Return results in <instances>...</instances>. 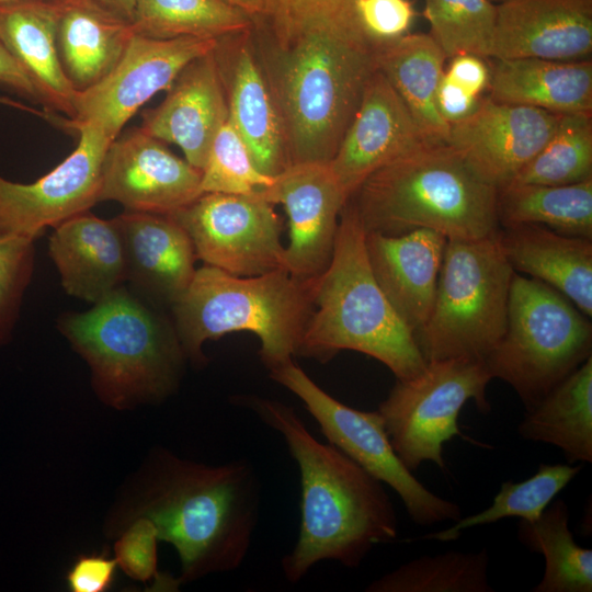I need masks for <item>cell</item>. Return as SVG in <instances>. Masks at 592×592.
Returning a JSON list of instances; mask_svg holds the SVG:
<instances>
[{"mask_svg": "<svg viewBox=\"0 0 592 592\" xmlns=\"http://www.w3.org/2000/svg\"><path fill=\"white\" fill-rule=\"evenodd\" d=\"M232 402L277 431L299 468V535L282 559L288 582H298L322 560L355 568L375 545L396 539L397 514L380 480L334 445L316 440L292 407L254 395Z\"/></svg>", "mask_w": 592, "mask_h": 592, "instance_id": "6da1fadb", "label": "cell"}, {"mask_svg": "<svg viewBox=\"0 0 592 592\" xmlns=\"http://www.w3.org/2000/svg\"><path fill=\"white\" fill-rule=\"evenodd\" d=\"M260 502L261 485L247 459L207 465L160 449L146 468L138 500L122 524L135 516L152 521L159 540L178 553L181 584L241 566Z\"/></svg>", "mask_w": 592, "mask_h": 592, "instance_id": "7a4b0ae2", "label": "cell"}, {"mask_svg": "<svg viewBox=\"0 0 592 592\" xmlns=\"http://www.w3.org/2000/svg\"><path fill=\"white\" fill-rule=\"evenodd\" d=\"M254 52L289 166L329 163L377 69L376 45L363 34L318 27L282 44L262 33Z\"/></svg>", "mask_w": 592, "mask_h": 592, "instance_id": "3957f363", "label": "cell"}, {"mask_svg": "<svg viewBox=\"0 0 592 592\" xmlns=\"http://www.w3.org/2000/svg\"><path fill=\"white\" fill-rule=\"evenodd\" d=\"M367 232L430 229L447 240L496 235L498 189L446 143H429L372 173L348 200Z\"/></svg>", "mask_w": 592, "mask_h": 592, "instance_id": "277c9868", "label": "cell"}, {"mask_svg": "<svg viewBox=\"0 0 592 592\" xmlns=\"http://www.w3.org/2000/svg\"><path fill=\"white\" fill-rule=\"evenodd\" d=\"M339 218L330 262L315 280L314 309L297 355L327 362L352 350L378 360L397 379L414 377L426 362L375 280L366 230L350 201Z\"/></svg>", "mask_w": 592, "mask_h": 592, "instance_id": "5b68a950", "label": "cell"}, {"mask_svg": "<svg viewBox=\"0 0 592 592\" xmlns=\"http://www.w3.org/2000/svg\"><path fill=\"white\" fill-rule=\"evenodd\" d=\"M57 328L115 409L162 401L180 385L187 358L172 319L124 285L86 311L61 314Z\"/></svg>", "mask_w": 592, "mask_h": 592, "instance_id": "8992f818", "label": "cell"}, {"mask_svg": "<svg viewBox=\"0 0 592 592\" xmlns=\"http://www.w3.org/2000/svg\"><path fill=\"white\" fill-rule=\"evenodd\" d=\"M315 278L298 280L285 270L237 276L203 265L171 307L186 358L206 362L203 344L238 331L254 333L270 369L297 355L314 309Z\"/></svg>", "mask_w": 592, "mask_h": 592, "instance_id": "52a82bcc", "label": "cell"}, {"mask_svg": "<svg viewBox=\"0 0 592 592\" xmlns=\"http://www.w3.org/2000/svg\"><path fill=\"white\" fill-rule=\"evenodd\" d=\"M513 274L498 232L447 240L432 310L414 335L425 362H485L505 330Z\"/></svg>", "mask_w": 592, "mask_h": 592, "instance_id": "ba28073f", "label": "cell"}, {"mask_svg": "<svg viewBox=\"0 0 592 592\" xmlns=\"http://www.w3.org/2000/svg\"><path fill=\"white\" fill-rule=\"evenodd\" d=\"M592 356V325L549 285L514 272L505 330L485 360L526 410Z\"/></svg>", "mask_w": 592, "mask_h": 592, "instance_id": "9c48e42d", "label": "cell"}, {"mask_svg": "<svg viewBox=\"0 0 592 592\" xmlns=\"http://www.w3.org/2000/svg\"><path fill=\"white\" fill-rule=\"evenodd\" d=\"M491 376L483 361L426 362L414 377L397 379L378 412L391 446L409 469L431 460L445 467L443 444L460 435L458 414L473 399L481 413L490 411L486 388Z\"/></svg>", "mask_w": 592, "mask_h": 592, "instance_id": "30bf717a", "label": "cell"}, {"mask_svg": "<svg viewBox=\"0 0 592 592\" xmlns=\"http://www.w3.org/2000/svg\"><path fill=\"white\" fill-rule=\"evenodd\" d=\"M270 377L304 402L330 444L398 493L414 523L432 525L460 519L456 503L430 491L402 464L378 411L356 410L334 399L293 358L270 368Z\"/></svg>", "mask_w": 592, "mask_h": 592, "instance_id": "8fae6325", "label": "cell"}, {"mask_svg": "<svg viewBox=\"0 0 592 592\" xmlns=\"http://www.w3.org/2000/svg\"><path fill=\"white\" fill-rule=\"evenodd\" d=\"M171 216L206 265L237 276L285 270L282 220L260 193H203Z\"/></svg>", "mask_w": 592, "mask_h": 592, "instance_id": "7c38bea8", "label": "cell"}, {"mask_svg": "<svg viewBox=\"0 0 592 592\" xmlns=\"http://www.w3.org/2000/svg\"><path fill=\"white\" fill-rule=\"evenodd\" d=\"M217 44V38L158 39L135 33L111 72L93 87L77 91L70 119L73 128L87 123L114 140L147 101L168 90L189 62Z\"/></svg>", "mask_w": 592, "mask_h": 592, "instance_id": "4fadbf2b", "label": "cell"}, {"mask_svg": "<svg viewBox=\"0 0 592 592\" xmlns=\"http://www.w3.org/2000/svg\"><path fill=\"white\" fill-rule=\"evenodd\" d=\"M75 129L76 149L42 178L19 183L0 175V238L35 240L47 227L55 228L99 202L102 163L113 140L87 123Z\"/></svg>", "mask_w": 592, "mask_h": 592, "instance_id": "5bb4252c", "label": "cell"}, {"mask_svg": "<svg viewBox=\"0 0 592 592\" xmlns=\"http://www.w3.org/2000/svg\"><path fill=\"white\" fill-rule=\"evenodd\" d=\"M201 177V170L139 126L109 146L99 202H117L127 212L171 215L203 194Z\"/></svg>", "mask_w": 592, "mask_h": 592, "instance_id": "9a60e30c", "label": "cell"}, {"mask_svg": "<svg viewBox=\"0 0 592 592\" xmlns=\"http://www.w3.org/2000/svg\"><path fill=\"white\" fill-rule=\"evenodd\" d=\"M560 115L488 98L468 117L449 126L446 144L499 191L548 141Z\"/></svg>", "mask_w": 592, "mask_h": 592, "instance_id": "2e32d148", "label": "cell"}, {"mask_svg": "<svg viewBox=\"0 0 592 592\" xmlns=\"http://www.w3.org/2000/svg\"><path fill=\"white\" fill-rule=\"evenodd\" d=\"M260 195L286 210L285 271L298 280L319 276L330 262L339 217L348 202L329 163L291 164Z\"/></svg>", "mask_w": 592, "mask_h": 592, "instance_id": "e0dca14e", "label": "cell"}, {"mask_svg": "<svg viewBox=\"0 0 592 592\" xmlns=\"http://www.w3.org/2000/svg\"><path fill=\"white\" fill-rule=\"evenodd\" d=\"M425 144L412 114L376 69L329 166L349 200L376 170Z\"/></svg>", "mask_w": 592, "mask_h": 592, "instance_id": "ac0fdd59", "label": "cell"}, {"mask_svg": "<svg viewBox=\"0 0 592 592\" xmlns=\"http://www.w3.org/2000/svg\"><path fill=\"white\" fill-rule=\"evenodd\" d=\"M112 220L122 240L129 289L159 309H171L196 271L197 258L185 229L162 214L125 210Z\"/></svg>", "mask_w": 592, "mask_h": 592, "instance_id": "d6986e66", "label": "cell"}, {"mask_svg": "<svg viewBox=\"0 0 592 592\" xmlns=\"http://www.w3.org/2000/svg\"><path fill=\"white\" fill-rule=\"evenodd\" d=\"M215 48L181 70L163 101L143 113L140 125L151 136L180 147L184 159L198 170L228 119L227 93Z\"/></svg>", "mask_w": 592, "mask_h": 592, "instance_id": "ffe728a7", "label": "cell"}, {"mask_svg": "<svg viewBox=\"0 0 592 592\" xmlns=\"http://www.w3.org/2000/svg\"><path fill=\"white\" fill-rule=\"evenodd\" d=\"M592 52V0H504L490 56L583 60Z\"/></svg>", "mask_w": 592, "mask_h": 592, "instance_id": "44dd1931", "label": "cell"}, {"mask_svg": "<svg viewBox=\"0 0 592 592\" xmlns=\"http://www.w3.org/2000/svg\"><path fill=\"white\" fill-rule=\"evenodd\" d=\"M251 31L218 39L215 54L225 83L228 119L258 169L276 177L288 166L281 123L257 58Z\"/></svg>", "mask_w": 592, "mask_h": 592, "instance_id": "7402d4cb", "label": "cell"}, {"mask_svg": "<svg viewBox=\"0 0 592 592\" xmlns=\"http://www.w3.org/2000/svg\"><path fill=\"white\" fill-rule=\"evenodd\" d=\"M446 241L430 229L400 235L366 231V252L375 280L413 335L432 310Z\"/></svg>", "mask_w": 592, "mask_h": 592, "instance_id": "603a6c76", "label": "cell"}, {"mask_svg": "<svg viewBox=\"0 0 592 592\" xmlns=\"http://www.w3.org/2000/svg\"><path fill=\"white\" fill-rule=\"evenodd\" d=\"M59 0L0 3V44L32 82L38 103L75 117L77 91L66 77L57 50Z\"/></svg>", "mask_w": 592, "mask_h": 592, "instance_id": "cb8c5ba5", "label": "cell"}, {"mask_svg": "<svg viewBox=\"0 0 592 592\" xmlns=\"http://www.w3.org/2000/svg\"><path fill=\"white\" fill-rule=\"evenodd\" d=\"M48 254L72 297L95 304L125 282L123 246L113 220L89 210L55 227Z\"/></svg>", "mask_w": 592, "mask_h": 592, "instance_id": "d4e9b609", "label": "cell"}, {"mask_svg": "<svg viewBox=\"0 0 592 592\" xmlns=\"http://www.w3.org/2000/svg\"><path fill=\"white\" fill-rule=\"evenodd\" d=\"M498 238L514 272L549 285L592 316V240L536 224L503 227Z\"/></svg>", "mask_w": 592, "mask_h": 592, "instance_id": "484cf974", "label": "cell"}, {"mask_svg": "<svg viewBox=\"0 0 592 592\" xmlns=\"http://www.w3.org/2000/svg\"><path fill=\"white\" fill-rule=\"evenodd\" d=\"M134 34L130 21L92 0H59L57 50L76 91L87 90L105 78Z\"/></svg>", "mask_w": 592, "mask_h": 592, "instance_id": "4316f807", "label": "cell"}, {"mask_svg": "<svg viewBox=\"0 0 592 592\" xmlns=\"http://www.w3.org/2000/svg\"><path fill=\"white\" fill-rule=\"evenodd\" d=\"M490 99L556 114L592 113V64L539 58L497 59Z\"/></svg>", "mask_w": 592, "mask_h": 592, "instance_id": "83f0119b", "label": "cell"}, {"mask_svg": "<svg viewBox=\"0 0 592 592\" xmlns=\"http://www.w3.org/2000/svg\"><path fill=\"white\" fill-rule=\"evenodd\" d=\"M376 45V67L403 101L429 143H446L449 125L437 107L447 58L430 34H406Z\"/></svg>", "mask_w": 592, "mask_h": 592, "instance_id": "f1b7e54d", "label": "cell"}, {"mask_svg": "<svg viewBox=\"0 0 592 592\" xmlns=\"http://www.w3.org/2000/svg\"><path fill=\"white\" fill-rule=\"evenodd\" d=\"M517 432L560 448L568 464L592 462V356L526 410Z\"/></svg>", "mask_w": 592, "mask_h": 592, "instance_id": "f546056e", "label": "cell"}, {"mask_svg": "<svg viewBox=\"0 0 592 592\" xmlns=\"http://www.w3.org/2000/svg\"><path fill=\"white\" fill-rule=\"evenodd\" d=\"M497 214L503 227L536 224L592 240V179L568 185H508L498 191Z\"/></svg>", "mask_w": 592, "mask_h": 592, "instance_id": "4dcf8cb0", "label": "cell"}, {"mask_svg": "<svg viewBox=\"0 0 592 592\" xmlns=\"http://www.w3.org/2000/svg\"><path fill=\"white\" fill-rule=\"evenodd\" d=\"M568 521V506L557 499L535 521L519 523V540L545 558L544 576L534 592L592 591V550L574 542Z\"/></svg>", "mask_w": 592, "mask_h": 592, "instance_id": "1f68e13d", "label": "cell"}, {"mask_svg": "<svg viewBox=\"0 0 592 592\" xmlns=\"http://www.w3.org/2000/svg\"><path fill=\"white\" fill-rule=\"evenodd\" d=\"M132 25L136 34L158 39H219L250 31L253 20L223 0H135Z\"/></svg>", "mask_w": 592, "mask_h": 592, "instance_id": "d6a6232c", "label": "cell"}, {"mask_svg": "<svg viewBox=\"0 0 592 592\" xmlns=\"http://www.w3.org/2000/svg\"><path fill=\"white\" fill-rule=\"evenodd\" d=\"M489 556L449 550L422 556L374 580L367 592H492L488 582Z\"/></svg>", "mask_w": 592, "mask_h": 592, "instance_id": "836d02e7", "label": "cell"}, {"mask_svg": "<svg viewBox=\"0 0 592 592\" xmlns=\"http://www.w3.org/2000/svg\"><path fill=\"white\" fill-rule=\"evenodd\" d=\"M580 470V466L571 464H540L538 470L526 480L504 481L492 504L483 511L458 519L449 528L425 534L418 539L454 540L467 528L506 517L535 521Z\"/></svg>", "mask_w": 592, "mask_h": 592, "instance_id": "e575fe53", "label": "cell"}, {"mask_svg": "<svg viewBox=\"0 0 592 592\" xmlns=\"http://www.w3.org/2000/svg\"><path fill=\"white\" fill-rule=\"evenodd\" d=\"M590 179L591 113H569L560 115L551 137L509 185H568Z\"/></svg>", "mask_w": 592, "mask_h": 592, "instance_id": "d590c367", "label": "cell"}, {"mask_svg": "<svg viewBox=\"0 0 592 592\" xmlns=\"http://www.w3.org/2000/svg\"><path fill=\"white\" fill-rule=\"evenodd\" d=\"M431 36L447 58L475 54L487 58L493 38L497 4L490 0H424Z\"/></svg>", "mask_w": 592, "mask_h": 592, "instance_id": "8d00e7d4", "label": "cell"}, {"mask_svg": "<svg viewBox=\"0 0 592 592\" xmlns=\"http://www.w3.org/2000/svg\"><path fill=\"white\" fill-rule=\"evenodd\" d=\"M354 3L355 0H265L264 14L253 24L278 44L318 27L365 35L358 24Z\"/></svg>", "mask_w": 592, "mask_h": 592, "instance_id": "74e56055", "label": "cell"}, {"mask_svg": "<svg viewBox=\"0 0 592 592\" xmlns=\"http://www.w3.org/2000/svg\"><path fill=\"white\" fill-rule=\"evenodd\" d=\"M201 172L203 193L253 195L269 186L274 179L258 169L229 119L214 138Z\"/></svg>", "mask_w": 592, "mask_h": 592, "instance_id": "f35d334b", "label": "cell"}, {"mask_svg": "<svg viewBox=\"0 0 592 592\" xmlns=\"http://www.w3.org/2000/svg\"><path fill=\"white\" fill-rule=\"evenodd\" d=\"M35 264L34 240L0 238V346L12 339Z\"/></svg>", "mask_w": 592, "mask_h": 592, "instance_id": "ab89813d", "label": "cell"}, {"mask_svg": "<svg viewBox=\"0 0 592 592\" xmlns=\"http://www.w3.org/2000/svg\"><path fill=\"white\" fill-rule=\"evenodd\" d=\"M158 531L151 520L135 516L119 525L114 544V559L132 579L140 582L155 581V588L175 590L178 579L163 577L158 571Z\"/></svg>", "mask_w": 592, "mask_h": 592, "instance_id": "60d3db41", "label": "cell"}, {"mask_svg": "<svg viewBox=\"0 0 592 592\" xmlns=\"http://www.w3.org/2000/svg\"><path fill=\"white\" fill-rule=\"evenodd\" d=\"M354 8L363 33L374 44L402 37L415 16L410 0H355Z\"/></svg>", "mask_w": 592, "mask_h": 592, "instance_id": "b9f144b4", "label": "cell"}, {"mask_svg": "<svg viewBox=\"0 0 592 592\" xmlns=\"http://www.w3.org/2000/svg\"><path fill=\"white\" fill-rule=\"evenodd\" d=\"M116 565L102 554L82 555L69 569L67 585L72 592H104L114 581Z\"/></svg>", "mask_w": 592, "mask_h": 592, "instance_id": "7bdbcfd3", "label": "cell"}, {"mask_svg": "<svg viewBox=\"0 0 592 592\" xmlns=\"http://www.w3.org/2000/svg\"><path fill=\"white\" fill-rule=\"evenodd\" d=\"M480 98L452 81L445 73L437 91V107L451 126L468 117L478 106Z\"/></svg>", "mask_w": 592, "mask_h": 592, "instance_id": "ee69618b", "label": "cell"}, {"mask_svg": "<svg viewBox=\"0 0 592 592\" xmlns=\"http://www.w3.org/2000/svg\"><path fill=\"white\" fill-rule=\"evenodd\" d=\"M485 58L475 54H459L452 57L445 76L468 92L479 96L488 88L490 70Z\"/></svg>", "mask_w": 592, "mask_h": 592, "instance_id": "f6af8a7d", "label": "cell"}, {"mask_svg": "<svg viewBox=\"0 0 592 592\" xmlns=\"http://www.w3.org/2000/svg\"><path fill=\"white\" fill-rule=\"evenodd\" d=\"M0 84L31 101L38 102L36 91L25 72L0 44Z\"/></svg>", "mask_w": 592, "mask_h": 592, "instance_id": "bcb514c9", "label": "cell"}, {"mask_svg": "<svg viewBox=\"0 0 592 592\" xmlns=\"http://www.w3.org/2000/svg\"><path fill=\"white\" fill-rule=\"evenodd\" d=\"M224 2L243 11L253 22L259 21L265 10V0H223Z\"/></svg>", "mask_w": 592, "mask_h": 592, "instance_id": "7dc6e473", "label": "cell"}, {"mask_svg": "<svg viewBox=\"0 0 592 592\" xmlns=\"http://www.w3.org/2000/svg\"><path fill=\"white\" fill-rule=\"evenodd\" d=\"M102 8L132 22L135 0H92Z\"/></svg>", "mask_w": 592, "mask_h": 592, "instance_id": "c3c4849f", "label": "cell"}, {"mask_svg": "<svg viewBox=\"0 0 592 592\" xmlns=\"http://www.w3.org/2000/svg\"><path fill=\"white\" fill-rule=\"evenodd\" d=\"M490 1H492V2H499V3H500V2H502V1H504V0H490Z\"/></svg>", "mask_w": 592, "mask_h": 592, "instance_id": "681fc988", "label": "cell"}, {"mask_svg": "<svg viewBox=\"0 0 592 592\" xmlns=\"http://www.w3.org/2000/svg\"><path fill=\"white\" fill-rule=\"evenodd\" d=\"M8 1H13V0H0V3L1 2H8Z\"/></svg>", "mask_w": 592, "mask_h": 592, "instance_id": "f907efd6", "label": "cell"}]
</instances>
